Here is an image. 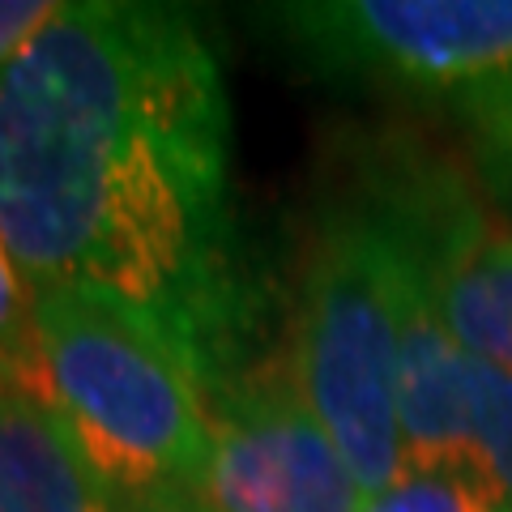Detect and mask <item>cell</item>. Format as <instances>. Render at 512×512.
<instances>
[{
	"label": "cell",
	"mask_w": 512,
	"mask_h": 512,
	"mask_svg": "<svg viewBox=\"0 0 512 512\" xmlns=\"http://www.w3.org/2000/svg\"><path fill=\"white\" fill-rule=\"evenodd\" d=\"M291 367L367 500L402 483L393 244L363 192L329 205L312 227L295 295Z\"/></svg>",
	"instance_id": "obj_3"
},
{
	"label": "cell",
	"mask_w": 512,
	"mask_h": 512,
	"mask_svg": "<svg viewBox=\"0 0 512 512\" xmlns=\"http://www.w3.org/2000/svg\"><path fill=\"white\" fill-rule=\"evenodd\" d=\"M0 239L35 291H90L244 367L252 291L231 205L222 64L197 13L73 0L0 73Z\"/></svg>",
	"instance_id": "obj_1"
},
{
	"label": "cell",
	"mask_w": 512,
	"mask_h": 512,
	"mask_svg": "<svg viewBox=\"0 0 512 512\" xmlns=\"http://www.w3.org/2000/svg\"><path fill=\"white\" fill-rule=\"evenodd\" d=\"M0 384L43 402V363L35 329V295L0 239Z\"/></svg>",
	"instance_id": "obj_9"
},
{
	"label": "cell",
	"mask_w": 512,
	"mask_h": 512,
	"mask_svg": "<svg viewBox=\"0 0 512 512\" xmlns=\"http://www.w3.org/2000/svg\"><path fill=\"white\" fill-rule=\"evenodd\" d=\"M466 406L470 453L478 478L491 487L504 512H512V372L466 350Z\"/></svg>",
	"instance_id": "obj_8"
},
{
	"label": "cell",
	"mask_w": 512,
	"mask_h": 512,
	"mask_svg": "<svg viewBox=\"0 0 512 512\" xmlns=\"http://www.w3.org/2000/svg\"><path fill=\"white\" fill-rule=\"evenodd\" d=\"M265 18L320 73L448 111L512 77V0H303Z\"/></svg>",
	"instance_id": "obj_4"
},
{
	"label": "cell",
	"mask_w": 512,
	"mask_h": 512,
	"mask_svg": "<svg viewBox=\"0 0 512 512\" xmlns=\"http://www.w3.org/2000/svg\"><path fill=\"white\" fill-rule=\"evenodd\" d=\"M60 0H0V73L60 18Z\"/></svg>",
	"instance_id": "obj_12"
},
{
	"label": "cell",
	"mask_w": 512,
	"mask_h": 512,
	"mask_svg": "<svg viewBox=\"0 0 512 512\" xmlns=\"http://www.w3.org/2000/svg\"><path fill=\"white\" fill-rule=\"evenodd\" d=\"M363 512H504V508L483 478L461 470H436V474H406L402 483L372 495Z\"/></svg>",
	"instance_id": "obj_11"
},
{
	"label": "cell",
	"mask_w": 512,
	"mask_h": 512,
	"mask_svg": "<svg viewBox=\"0 0 512 512\" xmlns=\"http://www.w3.org/2000/svg\"><path fill=\"white\" fill-rule=\"evenodd\" d=\"M363 197L414 252L457 346L512 372V218L453 163L402 146L380 150Z\"/></svg>",
	"instance_id": "obj_5"
},
{
	"label": "cell",
	"mask_w": 512,
	"mask_h": 512,
	"mask_svg": "<svg viewBox=\"0 0 512 512\" xmlns=\"http://www.w3.org/2000/svg\"><path fill=\"white\" fill-rule=\"evenodd\" d=\"M453 116L466 124L474 167L495 201L512 205V77L474 99L457 103Z\"/></svg>",
	"instance_id": "obj_10"
},
{
	"label": "cell",
	"mask_w": 512,
	"mask_h": 512,
	"mask_svg": "<svg viewBox=\"0 0 512 512\" xmlns=\"http://www.w3.org/2000/svg\"><path fill=\"white\" fill-rule=\"evenodd\" d=\"M107 487L39 397L0 384V512H103Z\"/></svg>",
	"instance_id": "obj_7"
},
{
	"label": "cell",
	"mask_w": 512,
	"mask_h": 512,
	"mask_svg": "<svg viewBox=\"0 0 512 512\" xmlns=\"http://www.w3.org/2000/svg\"><path fill=\"white\" fill-rule=\"evenodd\" d=\"M43 406L107 491H201L205 376L141 312L90 291H35Z\"/></svg>",
	"instance_id": "obj_2"
},
{
	"label": "cell",
	"mask_w": 512,
	"mask_h": 512,
	"mask_svg": "<svg viewBox=\"0 0 512 512\" xmlns=\"http://www.w3.org/2000/svg\"><path fill=\"white\" fill-rule=\"evenodd\" d=\"M205 406L210 457L197 495L214 512H363L367 495L291 359L244 363L205 389Z\"/></svg>",
	"instance_id": "obj_6"
},
{
	"label": "cell",
	"mask_w": 512,
	"mask_h": 512,
	"mask_svg": "<svg viewBox=\"0 0 512 512\" xmlns=\"http://www.w3.org/2000/svg\"><path fill=\"white\" fill-rule=\"evenodd\" d=\"M103 512H214L197 491L158 487V491H107Z\"/></svg>",
	"instance_id": "obj_13"
}]
</instances>
